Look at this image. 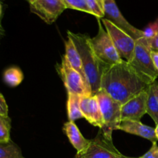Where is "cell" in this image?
Instances as JSON below:
<instances>
[{
	"label": "cell",
	"mask_w": 158,
	"mask_h": 158,
	"mask_svg": "<svg viewBox=\"0 0 158 158\" xmlns=\"http://www.w3.org/2000/svg\"><path fill=\"white\" fill-rule=\"evenodd\" d=\"M10 130L11 120L9 117L0 115V143L11 141Z\"/></svg>",
	"instance_id": "cell-20"
},
{
	"label": "cell",
	"mask_w": 158,
	"mask_h": 158,
	"mask_svg": "<svg viewBox=\"0 0 158 158\" xmlns=\"http://www.w3.org/2000/svg\"><path fill=\"white\" fill-rule=\"evenodd\" d=\"M80 96L68 94L67 114L69 121L74 122L78 119L83 118V115L80 106Z\"/></svg>",
	"instance_id": "cell-16"
},
{
	"label": "cell",
	"mask_w": 158,
	"mask_h": 158,
	"mask_svg": "<svg viewBox=\"0 0 158 158\" xmlns=\"http://www.w3.org/2000/svg\"><path fill=\"white\" fill-rule=\"evenodd\" d=\"M151 52L148 40L142 37L136 40L132 59L127 62L137 76L148 85L152 84L158 78V72L154 66Z\"/></svg>",
	"instance_id": "cell-3"
},
{
	"label": "cell",
	"mask_w": 158,
	"mask_h": 158,
	"mask_svg": "<svg viewBox=\"0 0 158 158\" xmlns=\"http://www.w3.org/2000/svg\"><path fill=\"white\" fill-rule=\"evenodd\" d=\"M104 2V19L110 21L117 27L131 35L135 40L143 37L142 30L133 26L120 12L115 0H103Z\"/></svg>",
	"instance_id": "cell-10"
},
{
	"label": "cell",
	"mask_w": 158,
	"mask_h": 158,
	"mask_svg": "<svg viewBox=\"0 0 158 158\" xmlns=\"http://www.w3.org/2000/svg\"><path fill=\"white\" fill-rule=\"evenodd\" d=\"M99 25L98 33L94 38H90L91 45L96 55L105 65L110 66L123 61L116 49L112 40L102 25L100 19H97Z\"/></svg>",
	"instance_id": "cell-5"
},
{
	"label": "cell",
	"mask_w": 158,
	"mask_h": 158,
	"mask_svg": "<svg viewBox=\"0 0 158 158\" xmlns=\"http://www.w3.org/2000/svg\"><path fill=\"white\" fill-rule=\"evenodd\" d=\"M141 158H158V145L157 142L152 143L151 149L140 157Z\"/></svg>",
	"instance_id": "cell-24"
},
{
	"label": "cell",
	"mask_w": 158,
	"mask_h": 158,
	"mask_svg": "<svg viewBox=\"0 0 158 158\" xmlns=\"http://www.w3.org/2000/svg\"><path fill=\"white\" fill-rule=\"evenodd\" d=\"M75 158H122V154L114 147L111 140L103 137L100 131L95 138L89 140L86 149L77 154Z\"/></svg>",
	"instance_id": "cell-8"
},
{
	"label": "cell",
	"mask_w": 158,
	"mask_h": 158,
	"mask_svg": "<svg viewBox=\"0 0 158 158\" xmlns=\"http://www.w3.org/2000/svg\"><path fill=\"white\" fill-rule=\"evenodd\" d=\"M2 6L1 2H0V17L2 15Z\"/></svg>",
	"instance_id": "cell-31"
},
{
	"label": "cell",
	"mask_w": 158,
	"mask_h": 158,
	"mask_svg": "<svg viewBox=\"0 0 158 158\" xmlns=\"http://www.w3.org/2000/svg\"><path fill=\"white\" fill-rule=\"evenodd\" d=\"M30 11L47 24H52L66 9L62 0H31Z\"/></svg>",
	"instance_id": "cell-9"
},
{
	"label": "cell",
	"mask_w": 158,
	"mask_h": 158,
	"mask_svg": "<svg viewBox=\"0 0 158 158\" xmlns=\"http://www.w3.org/2000/svg\"><path fill=\"white\" fill-rule=\"evenodd\" d=\"M149 43V46L152 51H157L158 52V32L157 35L151 40H148Z\"/></svg>",
	"instance_id": "cell-26"
},
{
	"label": "cell",
	"mask_w": 158,
	"mask_h": 158,
	"mask_svg": "<svg viewBox=\"0 0 158 158\" xmlns=\"http://www.w3.org/2000/svg\"><path fill=\"white\" fill-rule=\"evenodd\" d=\"M155 130V134H156V137H157V140H158V124L156 125V127L154 128Z\"/></svg>",
	"instance_id": "cell-29"
},
{
	"label": "cell",
	"mask_w": 158,
	"mask_h": 158,
	"mask_svg": "<svg viewBox=\"0 0 158 158\" xmlns=\"http://www.w3.org/2000/svg\"><path fill=\"white\" fill-rule=\"evenodd\" d=\"M88 8L97 19L104 18V2L103 0H85Z\"/></svg>",
	"instance_id": "cell-21"
},
{
	"label": "cell",
	"mask_w": 158,
	"mask_h": 158,
	"mask_svg": "<svg viewBox=\"0 0 158 158\" xmlns=\"http://www.w3.org/2000/svg\"><path fill=\"white\" fill-rule=\"evenodd\" d=\"M80 106L83 118L86 119L90 124L98 127L100 129L103 128V120L97 96L80 97Z\"/></svg>",
	"instance_id": "cell-12"
},
{
	"label": "cell",
	"mask_w": 158,
	"mask_h": 158,
	"mask_svg": "<svg viewBox=\"0 0 158 158\" xmlns=\"http://www.w3.org/2000/svg\"><path fill=\"white\" fill-rule=\"evenodd\" d=\"M24 76L23 71L16 66L9 67L3 73V80L10 87H15L23 82Z\"/></svg>",
	"instance_id": "cell-17"
},
{
	"label": "cell",
	"mask_w": 158,
	"mask_h": 158,
	"mask_svg": "<svg viewBox=\"0 0 158 158\" xmlns=\"http://www.w3.org/2000/svg\"><path fill=\"white\" fill-rule=\"evenodd\" d=\"M148 97L147 102V114L151 116V118L158 124V100L157 98L152 85H149L148 88Z\"/></svg>",
	"instance_id": "cell-18"
},
{
	"label": "cell",
	"mask_w": 158,
	"mask_h": 158,
	"mask_svg": "<svg viewBox=\"0 0 158 158\" xmlns=\"http://www.w3.org/2000/svg\"><path fill=\"white\" fill-rule=\"evenodd\" d=\"M63 131L67 136L73 147L77 150V154L83 152L86 149L89 143V140H87L82 135L74 122L68 121L65 123L63 125Z\"/></svg>",
	"instance_id": "cell-14"
},
{
	"label": "cell",
	"mask_w": 158,
	"mask_h": 158,
	"mask_svg": "<svg viewBox=\"0 0 158 158\" xmlns=\"http://www.w3.org/2000/svg\"><path fill=\"white\" fill-rule=\"evenodd\" d=\"M101 21L122 60L127 62L131 61L134 52L136 40L106 19L103 18Z\"/></svg>",
	"instance_id": "cell-7"
},
{
	"label": "cell",
	"mask_w": 158,
	"mask_h": 158,
	"mask_svg": "<svg viewBox=\"0 0 158 158\" xmlns=\"http://www.w3.org/2000/svg\"><path fill=\"white\" fill-rule=\"evenodd\" d=\"M151 59H152V61H153V63H154V67H155V69H157V71L158 72V52L157 51L151 50Z\"/></svg>",
	"instance_id": "cell-27"
},
{
	"label": "cell",
	"mask_w": 158,
	"mask_h": 158,
	"mask_svg": "<svg viewBox=\"0 0 158 158\" xmlns=\"http://www.w3.org/2000/svg\"><path fill=\"white\" fill-rule=\"evenodd\" d=\"M143 32V37L146 40H150L154 38L158 32V19L154 23H151L148 26H147Z\"/></svg>",
	"instance_id": "cell-23"
},
{
	"label": "cell",
	"mask_w": 158,
	"mask_h": 158,
	"mask_svg": "<svg viewBox=\"0 0 158 158\" xmlns=\"http://www.w3.org/2000/svg\"><path fill=\"white\" fill-rule=\"evenodd\" d=\"M148 86L124 60L108 66L102 75L100 83V89L104 90L121 106Z\"/></svg>",
	"instance_id": "cell-1"
},
{
	"label": "cell",
	"mask_w": 158,
	"mask_h": 158,
	"mask_svg": "<svg viewBox=\"0 0 158 158\" xmlns=\"http://www.w3.org/2000/svg\"><path fill=\"white\" fill-rule=\"evenodd\" d=\"M63 57L67 61V63L70 65L71 67H73L79 73L81 74L82 77L86 81L80 56L75 44L69 38H68L65 43V56Z\"/></svg>",
	"instance_id": "cell-15"
},
{
	"label": "cell",
	"mask_w": 158,
	"mask_h": 158,
	"mask_svg": "<svg viewBox=\"0 0 158 158\" xmlns=\"http://www.w3.org/2000/svg\"><path fill=\"white\" fill-rule=\"evenodd\" d=\"M95 95L98 99L103 120V127L100 131L105 138L112 141L113 131L119 130L121 122V105L103 89Z\"/></svg>",
	"instance_id": "cell-4"
},
{
	"label": "cell",
	"mask_w": 158,
	"mask_h": 158,
	"mask_svg": "<svg viewBox=\"0 0 158 158\" xmlns=\"http://www.w3.org/2000/svg\"><path fill=\"white\" fill-rule=\"evenodd\" d=\"M26 1H28V2H30L31 0H26Z\"/></svg>",
	"instance_id": "cell-32"
},
{
	"label": "cell",
	"mask_w": 158,
	"mask_h": 158,
	"mask_svg": "<svg viewBox=\"0 0 158 158\" xmlns=\"http://www.w3.org/2000/svg\"><path fill=\"white\" fill-rule=\"evenodd\" d=\"M122 158H141V157H127V156H125L122 154Z\"/></svg>",
	"instance_id": "cell-30"
},
{
	"label": "cell",
	"mask_w": 158,
	"mask_h": 158,
	"mask_svg": "<svg viewBox=\"0 0 158 158\" xmlns=\"http://www.w3.org/2000/svg\"><path fill=\"white\" fill-rule=\"evenodd\" d=\"M62 1L66 6V9H75V10L91 14L90 10L88 8L85 0H62Z\"/></svg>",
	"instance_id": "cell-22"
},
{
	"label": "cell",
	"mask_w": 158,
	"mask_h": 158,
	"mask_svg": "<svg viewBox=\"0 0 158 158\" xmlns=\"http://www.w3.org/2000/svg\"><path fill=\"white\" fill-rule=\"evenodd\" d=\"M56 69L68 94H76L80 97L93 95L84 78L76 69L71 67L64 57L62 58L61 63L57 65Z\"/></svg>",
	"instance_id": "cell-6"
},
{
	"label": "cell",
	"mask_w": 158,
	"mask_h": 158,
	"mask_svg": "<svg viewBox=\"0 0 158 158\" xmlns=\"http://www.w3.org/2000/svg\"><path fill=\"white\" fill-rule=\"evenodd\" d=\"M152 86H153V89H154V93H155L156 96H157V98L158 100V82L156 80L154 83H153L152 84Z\"/></svg>",
	"instance_id": "cell-28"
},
{
	"label": "cell",
	"mask_w": 158,
	"mask_h": 158,
	"mask_svg": "<svg viewBox=\"0 0 158 158\" xmlns=\"http://www.w3.org/2000/svg\"><path fill=\"white\" fill-rule=\"evenodd\" d=\"M67 37L75 44L83 63L86 82L93 95L100 90L102 75L108 66L105 65L97 56L91 45L90 37L81 33L67 31Z\"/></svg>",
	"instance_id": "cell-2"
},
{
	"label": "cell",
	"mask_w": 158,
	"mask_h": 158,
	"mask_svg": "<svg viewBox=\"0 0 158 158\" xmlns=\"http://www.w3.org/2000/svg\"><path fill=\"white\" fill-rule=\"evenodd\" d=\"M148 97L147 89L122 105L120 108L121 121L126 120L140 121L143 115L147 114Z\"/></svg>",
	"instance_id": "cell-11"
},
{
	"label": "cell",
	"mask_w": 158,
	"mask_h": 158,
	"mask_svg": "<svg viewBox=\"0 0 158 158\" xmlns=\"http://www.w3.org/2000/svg\"><path fill=\"white\" fill-rule=\"evenodd\" d=\"M119 130L128 133V134L141 137L147 140H149L152 143L157 141L154 128L147 126L140 121L130 120H122L120 122Z\"/></svg>",
	"instance_id": "cell-13"
},
{
	"label": "cell",
	"mask_w": 158,
	"mask_h": 158,
	"mask_svg": "<svg viewBox=\"0 0 158 158\" xmlns=\"http://www.w3.org/2000/svg\"><path fill=\"white\" fill-rule=\"evenodd\" d=\"M9 109H8L7 103L2 94L0 93V115L4 116V117H9L8 116Z\"/></svg>",
	"instance_id": "cell-25"
},
{
	"label": "cell",
	"mask_w": 158,
	"mask_h": 158,
	"mask_svg": "<svg viewBox=\"0 0 158 158\" xmlns=\"http://www.w3.org/2000/svg\"><path fill=\"white\" fill-rule=\"evenodd\" d=\"M0 158H25L21 149L11 140L9 143H0Z\"/></svg>",
	"instance_id": "cell-19"
}]
</instances>
